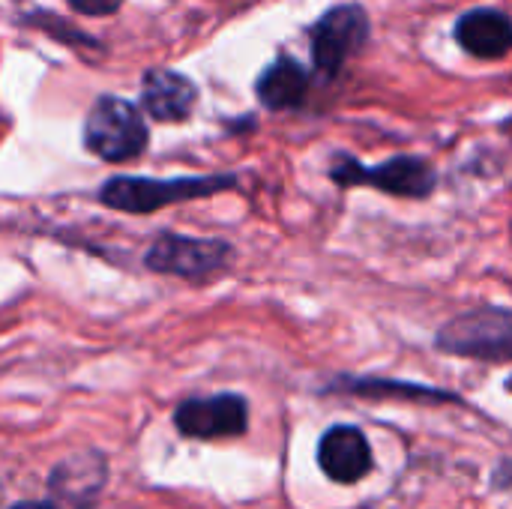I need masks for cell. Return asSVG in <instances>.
I'll list each match as a JSON object with an SVG mask.
<instances>
[{
	"instance_id": "6da1fadb",
	"label": "cell",
	"mask_w": 512,
	"mask_h": 509,
	"mask_svg": "<svg viewBox=\"0 0 512 509\" xmlns=\"http://www.w3.org/2000/svg\"><path fill=\"white\" fill-rule=\"evenodd\" d=\"M234 177H171V180H153V177H111L99 201L120 213H153L168 204L192 201V198H210L222 189H231Z\"/></svg>"
},
{
	"instance_id": "7a4b0ae2",
	"label": "cell",
	"mask_w": 512,
	"mask_h": 509,
	"mask_svg": "<svg viewBox=\"0 0 512 509\" xmlns=\"http://www.w3.org/2000/svg\"><path fill=\"white\" fill-rule=\"evenodd\" d=\"M150 132L141 111L120 96H99L84 120V147L105 162H132L147 150Z\"/></svg>"
},
{
	"instance_id": "3957f363",
	"label": "cell",
	"mask_w": 512,
	"mask_h": 509,
	"mask_svg": "<svg viewBox=\"0 0 512 509\" xmlns=\"http://www.w3.org/2000/svg\"><path fill=\"white\" fill-rule=\"evenodd\" d=\"M174 429L189 441H228L249 429V402L237 393L192 396L174 408Z\"/></svg>"
},
{
	"instance_id": "277c9868",
	"label": "cell",
	"mask_w": 512,
	"mask_h": 509,
	"mask_svg": "<svg viewBox=\"0 0 512 509\" xmlns=\"http://www.w3.org/2000/svg\"><path fill=\"white\" fill-rule=\"evenodd\" d=\"M369 39V18L357 3L333 6L312 30V57L324 75H336Z\"/></svg>"
},
{
	"instance_id": "5b68a950",
	"label": "cell",
	"mask_w": 512,
	"mask_h": 509,
	"mask_svg": "<svg viewBox=\"0 0 512 509\" xmlns=\"http://www.w3.org/2000/svg\"><path fill=\"white\" fill-rule=\"evenodd\" d=\"M108 483V459L99 450H81L60 459L48 474V501L57 509H93Z\"/></svg>"
},
{
	"instance_id": "8992f818",
	"label": "cell",
	"mask_w": 512,
	"mask_h": 509,
	"mask_svg": "<svg viewBox=\"0 0 512 509\" xmlns=\"http://www.w3.org/2000/svg\"><path fill=\"white\" fill-rule=\"evenodd\" d=\"M438 348L468 357H512V312H471L441 330Z\"/></svg>"
},
{
	"instance_id": "52a82bcc",
	"label": "cell",
	"mask_w": 512,
	"mask_h": 509,
	"mask_svg": "<svg viewBox=\"0 0 512 509\" xmlns=\"http://www.w3.org/2000/svg\"><path fill=\"white\" fill-rule=\"evenodd\" d=\"M330 177L342 186H354V183H372L390 195H408V198H423L435 189V171L429 162L417 159V156H399L390 159L378 168H363L354 159H339L330 171Z\"/></svg>"
},
{
	"instance_id": "ba28073f",
	"label": "cell",
	"mask_w": 512,
	"mask_h": 509,
	"mask_svg": "<svg viewBox=\"0 0 512 509\" xmlns=\"http://www.w3.org/2000/svg\"><path fill=\"white\" fill-rule=\"evenodd\" d=\"M231 255L234 252L225 240H198V237L165 234L150 246V252L144 255V264L156 273L198 279V276L222 270L231 261Z\"/></svg>"
},
{
	"instance_id": "9c48e42d",
	"label": "cell",
	"mask_w": 512,
	"mask_h": 509,
	"mask_svg": "<svg viewBox=\"0 0 512 509\" xmlns=\"http://www.w3.org/2000/svg\"><path fill=\"white\" fill-rule=\"evenodd\" d=\"M375 459L366 435L354 426H333L318 441V468L327 480L351 486L369 477Z\"/></svg>"
},
{
	"instance_id": "30bf717a",
	"label": "cell",
	"mask_w": 512,
	"mask_h": 509,
	"mask_svg": "<svg viewBox=\"0 0 512 509\" xmlns=\"http://www.w3.org/2000/svg\"><path fill=\"white\" fill-rule=\"evenodd\" d=\"M198 102V87L174 69H150L141 78V105L159 123H183Z\"/></svg>"
},
{
	"instance_id": "8fae6325",
	"label": "cell",
	"mask_w": 512,
	"mask_h": 509,
	"mask_svg": "<svg viewBox=\"0 0 512 509\" xmlns=\"http://www.w3.org/2000/svg\"><path fill=\"white\" fill-rule=\"evenodd\" d=\"M456 39L474 57H504L512 51V21L498 9H471L459 18Z\"/></svg>"
},
{
	"instance_id": "7c38bea8",
	"label": "cell",
	"mask_w": 512,
	"mask_h": 509,
	"mask_svg": "<svg viewBox=\"0 0 512 509\" xmlns=\"http://www.w3.org/2000/svg\"><path fill=\"white\" fill-rule=\"evenodd\" d=\"M255 90H258V99L273 111L294 108L303 102V96L309 90V75L294 57H279L276 63H270L261 72Z\"/></svg>"
},
{
	"instance_id": "4fadbf2b",
	"label": "cell",
	"mask_w": 512,
	"mask_h": 509,
	"mask_svg": "<svg viewBox=\"0 0 512 509\" xmlns=\"http://www.w3.org/2000/svg\"><path fill=\"white\" fill-rule=\"evenodd\" d=\"M69 6L81 15H114L123 0H69Z\"/></svg>"
},
{
	"instance_id": "5bb4252c",
	"label": "cell",
	"mask_w": 512,
	"mask_h": 509,
	"mask_svg": "<svg viewBox=\"0 0 512 509\" xmlns=\"http://www.w3.org/2000/svg\"><path fill=\"white\" fill-rule=\"evenodd\" d=\"M9 509H57V507L45 498V501H24V504H15V507H9Z\"/></svg>"
},
{
	"instance_id": "9a60e30c",
	"label": "cell",
	"mask_w": 512,
	"mask_h": 509,
	"mask_svg": "<svg viewBox=\"0 0 512 509\" xmlns=\"http://www.w3.org/2000/svg\"><path fill=\"white\" fill-rule=\"evenodd\" d=\"M507 387H510V393H512V378H510V381H507Z\"/></svg>"
}]
</instances>
